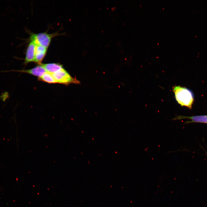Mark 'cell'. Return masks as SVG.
I'll use <instances>...</instances> for the list:
<instances>
[{"label": "cell", "mask_w": 207, "mask_h": 207, "mask_svg": "<svg viewBox=\"0 0 207 207\" xmlns=\"http://www.w3.org/2000/svg\"><path fill=\"white\" fill-rule=\"evenodd\" d=\"M186 118L189 119L191 120L185 122L184 124L194 122L207 124V115H198L191 116L178 115L173 118L172 120H180Z\"/></svg>", "instance_id": "cell-5"}, {"label": "cell", "mask_w": 207, "mask_h": 207, "mask_svg": "<svg viewBox=\"0 0 207 207\" xmlns=\"http://www.w3.org/2000/svg\"><path fill=\"white\" fill-rule=\"evenodd\" d=\"M29 37L30 41L34 43L36 45H41L48 48L52 39L60 34L57 32L49 34L46 32L38 33H31Z\"/></svg>", "instance_id": "cell-2"}, {"label": "cell", "mask_w": 207, "mask_h": 207, "mask_svg": "<svg viewBox=\"0 0 207 207\" xmlns=\"http://www.w3.org/2000/svg\"><path fill=\"white\" fill-rule=\"evenodd\" d=\"M52 74L57 83L67 85L71 83L80 84L79 80L72 77L64 68Z\"/></svg>", "instance_id": "cell-3"}, {"label": "cell", "mask_w": 207, "mask_h": 207, "mask_svg": "<svg viewBox=\"0 0 207 207\" xmlns=\"http://www.w3.org/2000/svg\"><path fill=\"white\" fill-rule=\"evenodd\" d=\"M39 80L49 83H56V82L52 73L46 72L42 76L38 78Z\"/></svg>", "instance_id": "cell-9"}, {"label": "cell", "mask_w": 207, "mask_h": 207, "mask_svg": "<svg viewBox=\"0 0 207 207\" xmlns=\"http://www.w3.org/2000/svg\"><path fill=\"white\" fill-rule=\"evenodd\" d=\"M47 48L44 47L36 45L34 62L38 64L41 62L46 55Z\"/></svg>", "instance_id": "cell-7"}, {"label": "cell", "mask_w": 207, "mask_h": 207, "mask_svg": "<svg viewBox=\"0 0 207 207\" xmlns=\"http://www.w3.org/2000/svg\"><path fill=\"white\" fill-rule=\"evenodd\" d=\"M41 64H38L37 66L30 69L22 70H10L2 71L1 72H16L24 73L38 76L39 78L42 76L46 72L45 69L42 66Z\"/></svg>", "instance_id": "cell-4"}, {"label": "cell", "mask_w": 207, "mask_h": 207, "mask_svg": "<svg viewBox=\"0 0 207 207\" xmlns=\"http://www.w3.org/2000/svg\"><path fill=\"white\" fill-rule=\"evenodd\" d=\"M36 44L30 41L27 48L24 64L26 65L31 62H34Z\"/></svg>", "instance_id": "cell-6"}, {"label": "cell", "mask_w": 207, "mask_h": 207, "mask_svg": "<svg viewBox=\"0 0 207 207\" xmlns=\"http://www.w3.org/2000/svg\"><path fill=\"white\" fill-rule=\"evenodd\" d=\"M46 72L51 73H54L63 68L62 65L57 63L41 64Z\"/></svg>", "instance_id": "cell-8"}, {"label": "cell", "mask_w": 207, "mask_h": 207, "mask_svg": "<svg viewBox=\"0 0 207 207\" xmlns=\"http://www.w3.org/2000/svg\"><path fill=\"white\" fill-rule=\"evenodd\" d=\"M172 91L179 104L189 109L192 108L194 100L193 94L191 90L185 87L175 85L172 87Z\"/></svg>", "instance_id": "cell-1"}]
</instances>
